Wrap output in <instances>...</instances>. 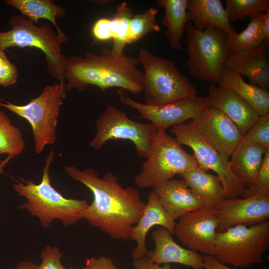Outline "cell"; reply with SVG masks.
Segmentation results:
<instances>
[{"instance_id":"obj_3","label":"cell","mask_w":269,"mask_h":269,"mask_svg":"<svg viewBox=\"0 0 269 269\" xmlns=\"http://www.w3.org/2000/svg\"><path fill=\"white\" fill-rule=\"evenodd\" d=\"M54 152L51 149L45 160L41 181L39 184L20 178L12 185L18 196L26 201L18 206L37 217L44 228L50 226L55 220H59L65 226L74 225L82 219L83 211L88 206L86 200L67 198L51 185L49 168Z\"/></svg>"},{"instance_id":"obj_22","label":"cell","mask_w":269,"mask_h":269,"mask_svg":"<svg viewBox=\"0 0 269 269\" xmlns=\"http://www.w3.org/2000/svg\"><path fill=\"white\" fill-rule=\"evenodd\" d=\"M133 15L126 2L119 4L111 18L102 17L94 22L92 27L93 37L99 41L112 39L111 50L117 55L125 54L129 22Z\"/></svg>"},{"instance_id":"obj_30","label":"cell","mask_w":269,"mask_h":269,"mask_svg":"<svg viewBox=\"0 0 269 269\" xmlns=\"http://www.w3.org/2000/svg\"><path fill=\"white\" fill-rule=\"evenodd\" d=\"M158 10L151 7L141 13L133 15L129 25L127 44L135 42L151 32H159L160 27L157 23Z\"/></svg>"},{"instance_id":"obj_35","label":"cell","mask_w":269,"mask_h":269,"mask_svg":"<svg viewBox=\"0 0 269 269\" xmlns=\"http://www.w3.org/2000/svg\"><path fill=\"white\" fill-rule=\"evenodd\" d=\"M63 256L58 247L45 246L41 252V262L37 269H66L61 262Z\"/></svg>"},{"instance_id":"obj_11","label":"cell","mask_w":269,"mask_h":269,"mask_svg":"<svg viewBox=\"0 0 269 269\" xmlns=\"http://www.w3.org/2000/svg\"><path fill=\"white\" fill-rule=\"evenodd\" d=\"M170 131L180 144L192 148L200 168L205 171L211 169L216 172L221 180L225 199L243 194L246 187L232 172L229 158L222 155L203 137L191 121L173 126Z\"/></svg>"},{"instance_id":"obj_36","label":"cell","mask_w":269,"mask_h":269,"mask_svg":"<svg viewBox=\"0 0 269 269\" xmlns=\"http://www.w3.org/2000/svg\"><path fill=\"white\" fill-rule=\"evenodd\" d=\"M85 267L87 269H119L112 260L104 256L98 258L92 257L86 259Z\"/></svg>"},{"instance_id":"obj_4","label":"cell","mask_w":269,"mask_h":269,"mask_svg":"<svg viewBox=\"0 0 269 269\" xmlns=\"http://www.w3.org/2000/svg\"><path fill=\"white\" fill-rule=\"evenodd\" d=\"M11 28L0 32V50L9 47H35L45 54L47 71L59 82H65L64 66L66 57L62 53L61 46L68 36L62 31L55 32L51 23L37 26L23 16L14 15L9 19Z\"/></svg>"},{"instance_id":"obj_41","label":"cell","mask_w":269,"mask_h":269,"mask_svg":"<svg viewBox=\"0 0 269 269\" xmlns=\"http://www.w3.org/2000/svg\"><path fill=\"white\" fill-rule=\"evenodd\" d=\"M14 156L12 155H8L7 157L4 160L0 161V174L3 173V167L7 164V163Z\"/></svg>"},{"instance_id":"obj_16","label":"cell","mask_w":269,"mask_h":269,"mask_svg":"<svg viewBox=\"0 0 269 269\" xmlns=\"http://www.w3.org/2000/svg\"><path fill=\"white\" fill-rule=\"evenodd\" d=\"M268 45H261L235 53L226 59L224 68L247 77L250 83L268 91L269 61Z\"/></svg>"},{"instance_id":"obj_38","label":"cell","mask_w":269,"mask_h":269,"mask_svg":"<svg viewBox=\"0 0 269 269\" xmlns=\"http://www.w3.org/2000/svg\"><path fill=\"white\" fill-rule=\"evenodd\" d=\"M203 257L204 269H235L221 263L213 256L204 255Z\"/></svg>"},{"instance_id":"obj_6","label":"cell","mask_w":269,"mask_h":269,"mask_svg":"<svg viewBox=\"0 0 269 269\" xmlns=\"http://www.w3.org/2000/svg\"><path fill=\"white\" fill-rule=\"evenodd\" d=\"M65 82L45 86L39 96L24 105L0 101V106L26 120L32 128L34 151L41 153L45 146L54 144L58 120L66 96Z\"/></svg>"},{"instance_id":"obj_8","label":"cell","mask_w":269,"mask_h":269,"mask_svg":"<svg viewBox=\"0 0 269 269\" xmlns=\"http://www.w3.org/2000/svg\"><path fill=\"white\" fill-rule=\"evenodd\" d=\"M146 158L140 172L134 178L135 184L142 188L156 189L175 175L198 166L194 155L185 151L175 138L164 131H158Z\"/></svg>"},{"instance_id":"obj_9","label":"cell","mask_w":269,"mask_h":269,"mask_svg":"<svg viewBox=\"0 0 269 269\" xmlns=\"http://www.w3.org/2000/svg\"><path fill=\"white\" fill-rule=\"evenodd\" d=\"M269 247L268 220L251 226L237 225L217 232L213 256L225 265L248 267L262 263Z\"/></svg>"},{"instance_id":"obj_28","label":"cell","mask_w":269,"mask_h":269,"mask_svg":"<svg viewBox=\"0 0 269 269\" xmlns=\"http://www.w3.org/2000/svg\"><path fill=\"white\" fill-rule=\"evenodd\" d=\"M263 14L250 17L249 23L241 32L226 34V43L231 53L257 47L264 43L261 30Z\"/></svg>"},{"instance_id":"obj_10","label":"cell","mask_w":269,"mask_h":269,"mask_svg":"<svg viewBox=\"0 0 269 269\" xmlns=\"http://www.w3.org/2000/svg\"><path fill=\"white\" fill-rule=\"evenodd\" d=\"M96 124V134L89 143L91 147L99 149L109 140L128 139L133 142L138 156L142 158H146L150 153L158 132L152 124L134 121L112 105L107 106Z\"/></svg>"},{"instance_id":"obj_31","label":"cell","mask_w":269,"mask_h":269,"mask_svg":"<svg viewBox=\"0 0 269 269\" xmlns=\"http://www.w3.org/2000/svg\"><path fill=\"white\" fill-rule=\"evenodd\" d=\"M226 3L225 9L230 23L269 10V0H226Z\"/></svg>"},{"instance_id":"obj_18","label":"cell","mask_w":269,"mask_h":269,"mask_svg":"<svg viewBox=\"0 0 269 269\" xmlns=\"http://www.w3.org/2000/svg\"><path fill=\"white\" fill-rule=\"evenodd\" d=\"M171 235L167 229L162 227L153 231L151 237L155 248L147 251L146 258L158 265L177 263L193 269H204L203 256L178 244Z\"/></svg>"},{"instance_id":"obj_7","label":"cell","mask_w":269,"mask_h":269,"mask_svg":"<svg viewBox=\"0 0 269 269\" xmlns=\"http://www.w3.org/2000/svg\"><path fill=\"white\" fill-rule=\"evenodd\" d=\"M185 32L190 74L205 82L218 84L225 60L231 53L226 43L227 33L210 25L199 30L190 22Z\"/></svg>"},{"instance_id":"obj_21","label":"cell","mask_w":269,"mask_h":269,"mask_svg":"<svg viewBox=\"0 0 269 269\" xmlns=\"http://www.w3.org/2000/svg\"><path fill=\"white\" fill-rule=\"evenodd\" d=\"M268 149L243 137L231 156L230 164L232 171L246 188L255 182Z\"/></svg>"},{"instance_id":"obj_15","label":"cell","mask_w":269,"mask_h":269,"mask_svg":"<svg viewBox=\"0 0 269 269\" xmlns=\"http://www.w3.org/2000/svg\"><path fill=\"white\" fill-rule=\"evenodd\" d=\"M216 211L220 232L237 225H257L269 220V195L225 199Z\"/></svg>"},{"instance_id":"obj_29","label":"cell","mask_w":269,"mask_h":269,"mask_svg":"<svg viewBox=\"0 0 269 269\" xmlns=\"http://www.w3.org/2000/svg\"><path fill=\"white\" fill-rule=\"evenodd\" d=\"M24 148L25 141L20 130L0 110V154L15 156L21 154Z\"/></svg>"},{"instance_id":"obj_39","label":"cell","mask_w":269,"mask_h":269,"mask_svg":"<svg viewBox=\"0 0 269 269\" xmlns=\"http://www.w3.org/2000/svg\"><path fill=\"white\" fill-rule=\"evenodd\" d=\"M261 30L264 39V43H269V10L263 14L261 23Z\"/></svg>"},{"instance_id":"obj_1","label":"cell","mask_w":269,"mask_h":269,"mask_svg":"<svg viewBox=\"0 0 269 269\" xmlns=\"http://www.w3.org/2000/svg\"><path fill=\"white\" fill-rule=\"evenodd\" d=\"M64 171L92 192L93 201L83 211L82 219L114 239L130 240L132 229L141 217L145 205L139 191L131 186L122 187L111 171L100 177L91 168L80 169L70 165L65 166Z\"/></svg>"},{"instance_id":"obj_2","label":"cell","mask_w":269,"mask_h":269,"mask_svg":"<svg viewBox=\"0 0 269 269\" xmlns=\"http://www.w3.org/2000/svg\"><path fill=\"white\" fill-rule=\"evenodd\" d=\"M139 64L136 57L117 55L107 48L99 55L87 52L84 57H68L64 66L67 91H82L94 85L102 92L118 87L139 94L143 91V77Z\"/></svg>"},{"instance_id":"obj_42","label":"cell","mask_w":269,"mask_h":269,"mask_svg":"<svg viewBox=\"0 0 269 269\" xmlns=\"http://www.w3.org/2000/svg\"><path fill=\"white\" fill-rule=\"evenodd\" d=\"M69 269H76L75 268H74L73 267H70ZM82 269H87V268L86 267H85L84 268H83Z\"/></svg>"},{"instance_id":"obj_12","label":"cell","mask_w":269,"mask_h":269,"mask_svg":"<svg viewBox=\"0 0 269 269\" xmlns=\"http://www.w3.org/2000/svg\"><path fill=\"white\" fill-rule=\"evenodd\" d=\"M123 104L135 109L139 117L150 121L158 131L185 123L192 119L209 107L207 97L195 96L177 101L157 106L137 102L132 99L126 91H118Z\"/></svg>"},{"instance_id":"obj_17","label":"cell","mask_w":269,"mask_h":269,"mask_svg":"<svg viewBox=\"0 0 269 269\" xmlns=\"http://www.w3.org/2000/svg\"><path fill=\"white\" fill-rule=\"evenodd\" d=\"M207 96L209 107L228 117L244 136L255 124L259 115L228 87L219 84L209 87Z\"/></svg>"},{"instance_id":"obj_13","label":"cell","mask_w":269,"mask_h":269,"mask_svg":"<svg viewBox=\"0 0 269 269\" xmlns=\"http://www.w3.org/2000/svg\"><path fill=\"white\" fill-rule=\"evenodd\" d=\"M218 226L216 209L203 206L181 217L174 233L190 250L213 256Z\"/></svg>"},{"instance_id":"obj_23","label":"cell","mask_w":269,"mask_h":269,"mask_svg":"<svg viewBox=\"0 0 269 269\" xmlns=\"http://www.w3.org/2000/svg\"><path fill=\"white\" fill-rule=\"evenodd\" d=\"M187 10L189 22L197 30H203L210 25L227 34L237 32L228 20L220 0H188Z\"/></svg>"},{"instance_id":"obj_27","label":"cell","mask_w":269,"mask_h":269,"mask_svg":"<svg viewBox=\"0 0 269 269\" xmlns=\"http://www.w3.org/2000/svg\"><path fill=\"white\" fill-rule=\"evenodd\" d=\"M5 4L17 9L23 16L37 24L40 19H45L54 25L57 32L62 31L59 27L56 18L64 17L66 9L51 0H5Z\"/></svg>"},{"instance_id":"obj_37","label":"cell","mask_w":269,"mask_h":269,"mask_svg":"<svg viewBox=\"0 0 269 269\" xmlns=\"http://www.w3.org/2000/svg\"><path fill=\"white\" fill-rule=\"evenodd\" d=\"M133 264L135 269H172L168 264L161 266L151 262L146 257L139 260H134Z\"/></svg>"},{"instance_id":"obj_26","label":"cell","mask_w":269,"mask_h":269,"mask_svg":"<svg viewBox=\"0 0 269 269\" xmlns=\"http://www.w3.org/2000/svg\"><path fill=\"white\" fill-rule=\"evenodd\" d=\"M188 0H157V5L163 8L164 13L161 20L165 28L167 39L175 50L182 49L181 40L186 24L189 22L187 5Z\"/></svg>"},{"instance_id":"obj_40","label":"cell","mask_w":269,"mask_h":269,"mask_svg":"<svg viewBox=\"0 0 269 269\" xmlns=\"http://www.w3.org/2000/svg\"><path fill=\"white\" fill-rule=\"evenodd\" d=\"M37 266L29 261H24L20 263L15 269H37Z\"/></svg>"},{"instance_id":"obj_5","label":"cell","mask_w":269,"mask_h":269,"mask_svg":"<svg viewBox=\"0 0 269 269\" xmlns=\"http://www.w3.org/2000/svg\"><path fill=\"white\" fill-rule=\"evenodd\" d=\"M137 58L144 69V104L160 105L196 96L195 87L172 61L156 56L144 48L139 49Z\"/></svg>"},{"instance_id":"obj_34","label":"cell","mask_w":269,"mask_h":269,"mask_svg":"<svg viewBox=\"0 0 269 269\" xmlns=\"http://www.w3.org/2000/svg\"><path fill=\"white\" fill-rule=\"evenodd\" d=\"M18 77L17 67L9 60L4 51L0 50V85L9 87L16 83Z\"/></svg>"},{"instance_id":"obj_19","label":"cell","mask_w":269,"mask_h":269,"mask_svg":"<svg viewBox=\"0 0 269 269\" xmlns=\"http://www.w3.org/2000/svg\"><path fill=\"white\" fill-rule=\"evenodd\" d=\"M175 224V222L167 215L162 208L154 191H151L148 194V202L145 205L141 217L131 231L130 240L136 243V246L132 253L133 259L139 260L146 257L147 250L145 239L148 231L152 227L160 226L173 234Z\"/></svg>"},{"instance_id":"obj_20","label":"cell","mask_w":269,"mask_h":269,"mask_svg":"<svg viewBox=\"0 0 269 269\" xmlns=\"http://www.w3.org/2000/svg\"><path fill=\"white\" fill-rule=\"evenodd\" d=\"M153 191L165 213L174 221L204 206L183 179H171Z\"/></svg>"},{"instance_id":"obj_25","label":"cell","mask_w":269,"mask_h":269,"mask_svg":"<svg viewBox=\"0 0 269 269\" xmlns=\"http://www.w3.org/2000/svg\"><path fill=\"white\" fill-rule=\"evenodd\" d=\"M218 84L232 90L259 115L269 113V91L247 83L240 75L224 68Z\"/></svg>"},{"instance_id":"obj_14","label":"cell","mask_w":269,"mask_h":269,"mask_svg":"<svg viewBox=\"0 0 269 269\" xmlns=\"http://www.w3.org/2000/svg\"><path fill=\"white\" fill-rule=\"evenodd\" d=\"M203 137L229 158L244 136L235 124L220 111L209 107L191 120Z\"/></svg>"},{"instance_id":"obj_33","label":"cell","mask_w":269,"mask_h":269,"mask_svg":"<svg viewBox=\"0 0 269 269\" xmlns=\"http://www.w3.org/2000/svg\"><path fill=\"white\" fill-rule=\"evenodd\" d=\"M244 137L269 148V113L260 115Z\"/></svg>"},{"instance_id":"obj_24","label":"cell","mask_w":269,"mask_h":269,"mask_svg":"<svg viewBox=\"0 0 269 269\" xmlns=\"http://www.w3.org/2000/svg\"><path fill=\"white\" fill-rule=\"evenodd\" d=\"M204 206L216 208L225 199L218 175L207 172L198 166L179 174Z\"/></svg>"},{"instance_id":"obj_32","label":"cell","mask_w":269,"mask_h":269,"mask_svg":"<svg viewBox=\"0 0 269 269\" xmlns=\"http://www.w3.org/2000/svg\"><path fill=\"white\" fill-rule=\"evenodd\" d=\"M260 195H269V148L264 155L255 182L246 188L242 196L249 198Z\"/></svg>"}]
</instances>
